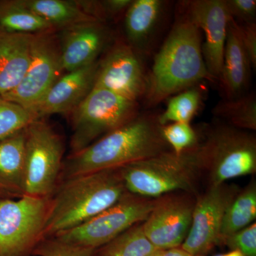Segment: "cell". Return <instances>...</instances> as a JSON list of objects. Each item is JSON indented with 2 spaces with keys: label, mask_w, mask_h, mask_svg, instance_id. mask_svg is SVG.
I'll return each instance as SVG.
<instances>
[{
  "label": "cell",
  "mask_w": 256,
  "mask_h": 256,
  "mask_svg": "<svg viewBox=\"0 0 256 256\" xmlns=\"http://www.w3.org/2000/svg\"><path fill=\"white\" fill-rule=\"evenodd\" d=\"M204 80H214L202 54V32L182 13L156 54L148 74L144 97L146 105L158 106Z\"/></svg>",
  "instance_id": "6da1fadb"
},
{
  "label": "cell",
  "mask_w": 256,
  "mask_h": 256,
  "mask_svg": "<svg viewBox=\"0 0 256 256\" xmlns=\"http://www.w3.org/2000/svg\"><path fill=\"white\" fill-rule=\"evenodd\" d=\"M158 116L139 114L129 122L73 153L66 163L67 178L122 168L172 150Z\"/></svg>",
  "instance_id": "7a4b0ae2"
},
{
  "label": "cell",
  "mask_w": 256,
  "mask_h": 256,
  "mask_svg": "<svg viewBox=\"0 0 256 256\" xmlns=\"http://www.w3.org/2000/svg\"><path fill=\"white\" fill-rule=\"evenodd\" d=\"M127 192L121 168L68 178L50 204L42 237L55 236L78 226Z\"/></svg>",
  "instance_id": "3957f363"
},
{
  "label": "cell",
  "mask_w": 256,
  "mask_h": 256,
  "mask_svg": "<svg viewBox=\"0 0 256 256\" xmlns=\"http://www.w3.org/2000/svg\"><path fill=\"white\" fill-rule=\"evenodd\" d=\"M121 172L126 190L134 194L156 198L184 192L198 196V186L204 178L201 140L180 154L166 151L126 165Z\"/></svg>",
  "instance_id": "277c9868"
},
{
  "label": "cell",
  "mask_w": 256,
  "mask_h": 256,
  "mask_svg": "<svg viewBox=\"0 0 256 256\" xmlns=\"http://www.w3.org/2000/svg\"><path fill=\"white\" fill-rule=\"evenodd\" d=\"M208 186L256 172V138L226 124L210 128L201 140Z\"/></svg>",
  "instance_id": "5b68a950"
},
{
  "label": "cell",
  "mask_w": 256,
  "mask_h": 256,
  "mask_svg": "<svg viewBox=\"0 0 256 256\" xmlns=\"http://www.w3.org/2000/svg\"><path fill=\"white\" fill-rule=\"evenodd\" d=\"M139 114L138 102L94 88L72 112L73 153L82 150Z\"/></svg>",
  "instance_id": "8992f818"
},
{
  "label": "cell",
  "mask_w": 256,
  "mask_h": 256,
  "mask_svg": "<svg viewBox=\"0 0 256 256\" xmlns=\"http://www.w3.org/2000/svg\"><path fill=\"white\" fill-rule=\"evenodd\" d=\"M156 198L127 192L117 203L78 226L55 236L72 245L98 249L149 216Z\"/></svg>",
  "instance_id": "52a82bcc"
},
{
  "label": "cell",
  "mask_w": 256,
  "mask_h": 256,
  "mask_svg": "<svg viewBox=\"0 0 256 256\" xmlns=\"http://www.w3.org/2000/svg\"><path fill=\"white\" fill-rule=\"evenodd\" d=\"M47 197L23 194L0 202V256H24L41 242Z\"/></svg>",
  "instance_id": "ba28073f"
},
{
  "label": "cell",
  "mask_w": 256,
  "mask_h": 256,
  "mask_svg": "<svg viewBox=\"0 0 256 256\" xmlns=\"http://www.w3.org/2000/svg\"><path fill=\"white\" fill-rule=\"evenodd\" d=\"M63 141L54 130L36 120L26 128L22 192L47 197L53 191L62 166Z\"/></svg>",
  "instance_id": "9c48e42d"
},
{
  "label": "cell",
  "mask_w": 256,
  "mask_h": 256,
  "mask_svg": "<svg viewBox=\"0 0 256 256\" xmlns=\"http://www.w3.org/2000/svg\"><path fill=\"white\" fill-rule=\"evenodd\" d=\"M64 72L60 38L54 32L34 34L31 58L22 80L2 97L34 112Z\"/></svg>",
  "instance_id": "30bf717a"
},
{
  "label": "cell",
  "mask_w": 256,
  "mask_h": 256,
  "mask_svg": "<svg viewBox=\"0 0 256 256\" xmlns=\"http://www.w3.org/2000/svg\"><path fill=\"white\" fill-rule=\"evenodd\" d=\"M240 191L235 184L207 186L196 196L190 232L181 248L190 256H202L220 244L226 210Z\"/></svg>",
  "instance_id": "8fae6325"
},
{
  "label": "cell",
  "mask_w": 256,
  "mask_h": 256,
  "mask_svg": "<svg viewBox=\"0 0 256 256\" xmlns=\"http://www.w3.org/2000/svg\"><path fill=\"white\" fill-rule=\"evenodd\" d=\"M196 196L175 192L156 198L142 226L146 238L156 249L181 247L191 227Z\"/></svg>",
  "instance_id": "7c38bea8"
},
{
  "label": "cell",
  "mask_w": 256,
  "mask_h": 256,
  "mask_svg": "<svg viewBox=\"0 0 256 256\" xmlns=\"http://www.w3.org/2000/svg\"><path fill=\"white\" fill-rule=\"evenodd\" d=\"M146 87L148 74L140 56L128 43L114 44L104 60H99L94 88L138 102L146 96Z\"/></svg>",
  "instance_id": "4fadbf2b"
},
{
  "label": "cell",
  "mask_w": 256,
  "mask_h": 256,
  "mask_svg": "<svg viewBox=\"0 0 256 256\" xmlns=\"http://www.w3.org/2000/svg\"><path fill=\"white\" fill-rule=\"evenodd\" d=\"M181 4L183 14L204 32V60L212 78L220 82L227 28L230 18L225 0H191L184 1Z\"/></svg>",
  "instance_id": "5bb4252c"
},
{
  "label": "cell",
  "mask_w": 256,
  "mask_h": 256,
  "mask_svg": "<svg viewBox=\"0 0 256 256\" xmlns=\"http://www.w3.org/2000/svg\"><path fill=\"white\" fill-rule=\"evenodd\" d=\"M110 40V32L100 22L80 24L62 30L60 41L64 72L98 62Z\"/></svg>",
  "instance_id": "9a60e30c"
},
{
  "label": "cell",
  "mask_w": 256,
  "mask_h": 256,
  "mask_svg": "<svg viewBox=\"0 0 256 256\" xmlns=\"http://www.w3.org/2000/svg\"><path fill=\"white\" fill-rule=\"evenodd\" d=\"M98 66V60L64 74L34 110L37 118L50 114H72L94 88Z\"/></svg>",
  "instance_id": "2e32d148"
},
{
  "label": "cell",
  "mask_w": 256,
  "mask_h": 256,
  "mask_svg": "<svg viewBox=\"0 0 256 256\" xmlns=\"http://www.w3.org/2000/svg\"><path fill=\"white\" fill-rule=\"evenodd\" d=\"M252 68L242 45L238 24L230 18L227 28L223 68L220 80L225 98H234L246 94Z\"/></svg>",
  "instance_id": "e0dca14e"
},
{
  "label": "cell",
  "mask_w": 256,
  "mask_h": 256,
  "mask_svg": "<svg viewBox=\"0 0 256 256\" xmlns=\"http://www.w3.org/2000/svg\"><path fill=\"white\" fill-rule=\"evenodd\" d=\"M33 36L0 30V96L14 90L22 80L31 58Z\"/></svg>",
  "instance_id": "ac0fdd59"
},
{
  "label": "cell",
  "mask_w": 256,
  "mask_h": 256,
  "mask_svg": "<svg viewBox=\"0 0 256 256\" xmlns=\"http://www.w3.org/2000/svg\"><path fill=\"white\" fill-rule=\"evenodd\" d=\"M164 2L132 0L124 13V31L128 44L138 55L146 53L159 25Z\"/></svg>",
  "instance_id": "d6986e66"
},
{
  "label": "cell",
  "mask_w": 256,
  "mask_h": 256,
  "mask_svg": "<svg viewBox=\"0 0 256 256\" xmlns=\"http://www.w3.org/2000/svg\"><path fill=\"white\" fill-rule=\"evenodd\" d=\"M25 6L47 22L55 30L80 24L99 22L87 14L78 1L21 0Z\"/></svg>",
  "instance_id": "ffe728a7"
},
{
  "label": "cell",
  "mask_w": 256,
  "mask_h": 256,
  "mask_svg": "<svg viewBox=\"0 0 256 256\" xmlns=\"http://www.w3.org/2000/svg\"><path fill=\"white\" fill-rule=\"evenodd\" d=\"M0 30L22 34L56 31L50 24L25 6L21 0H0Z\"/></svg>",
  "instance_id": "44dd1931"
},
{
  "label": "cell",
  "mask_w": 256,
  "mask_h": 256,
  "mask_svg": "<svg viewBox=\"0 0 256 256\" xmlns=\"http://www.w3.org/2000/svg\"><path fill=\"white\" fill-rule=\"evenodd\" d=\"M256 218V183L252 180L238 192L226 210L220 228V245L232 234L254 223Z\"/></svg>",
  "instance_id": "7402d4cb"
},
{
  "label": "cell",
  "mask_w": 256,
  "mask_h": 256,
  "mask_svg": "<svg viewBox=\"0 0 256 256\" xmlns=\"http://www.w3.org/2000/svg\"><path fill=\"white\" fill-rule=\"evenodd\" d=\"M26 128L0 140V178L9 186L22 192Z\"/></svg>",
  "instance_id": "603a6c76"
},
{
  "label": "cell",
  "mask_w": 256,
  "mask_h": 256,
  "mask_svg": "<svg viewBox=\"0 0 256 256\" xmlns=\"http://www.w3.org/2000/svg\"><path fill=\"white\" fill-rule=\"evenodd\" d=\"M226 124L240 130H256V98L254 94L220 100L212 110Z\"/></svg>",
  "instance_id": "cb8c5ba5"
},
{
  "label": "cell",
  "mask_w": 256,
  "mask_h": 256,
  "mask_svg": "<svg viewBox=\"0 0 256 256\" xmlns=\"http://www.w3.org/2000/svg\"><path fill=\"white\" fill-rule=\"evenodd\" d=\"M142 223L133 226L98 248L96 256H148L158 250L144 235Z\"/></svg>",
  "instance_id": "d4e9b609"
},
{
  "label": "cell",
  "mask_w": 256,
  "mask_h": 256,
  "mask_svg": "<svg viewBox=\"0 0 256 256\" xmlns=\"http://www.w3.org/2000/svg\"><path fill=\"white\" fill-rule=\"evenodd\" d=\"M202 92L200 88H190L171 96L166 109L158 116L161 126L174 122L190 124L196 116L202 104Z\"/></svg>",
  "instance_id": "484cf974"
},
{
  "label": "cell",
  "mask_w": 256,
  "mask_h": 256,
  "mask_svg": "<svg viewBox=\"0 0 256 256\" xmlns=\"http://www.w3.org/2000/svg\"><path fill=\"white\" fill-rule=\"evenodd\" d=\"M36 120L31 110L0 96V140L26 129Z\"/></svg>",
  "instance_id": "4316f807"
},
{
  "label": "cell",
  "mask_w": 256,
  "mask_h": 256,
  "mask_svg": "<svg viewBox=\"0 0 256 256\" xmlns=\"http://www.w3.org/2000/svg\"><path fill=\"white\" fill-rule=\"evenodd\" d=\"M162 134L172 150L180 154L197 146L200 136L190 124L174 122L162 126Z\"/></svg>",
  "instance_id": "83f0119b"
},
{
  "label": "cell",
  "mask_w": 256,
  "mask_h": 256,
  "mask_svg": "<svg viewBox=\"0 0 256 256\" xmlns=\"http://www.w3.org/2000/svg\"><path fill=\"white\" fill-rule=\"evenodd\" d=\"M96 250L66 244L54 237L38 242L32 252L37 256H96Z\"/></svg>",
  "instance_id": "f1b7e54d"
},
{
  "label": "cell",
  "mask_w": 256,
  "mask_h": 256,
  "mask_svg": "<svg viewBox=\"0 0 256 256\" xmlns=\"http://www.w3.org/2000/svg\"><path fill=\"white\" fill-rule=\"evenodd\" d=\"M223 245L239 250L244 256H256V222L232 234L224 240Z\"/></svg>",
  "instance_id": "f546056e"
},
{
  "label": "cell",
  "mask_w": 256,
  "mask_h": 256,
  "mask_svg": "<svg viewBox=\"0 0 256 256\" xmlns=\"http://www.w3.org/2000/svg\"><path fill=\"white\" fill-rule=\"evenodd\" d=\"M229 16L238 24L255 22L256 0H225Z\"/></svg>",
  "instance_id": "4dcf8cb0"
},
{
  "label": "cell",
  "mask_w": 256,
  "mask_h": 256,
  "mask_svg": "<svg viewBox=\"0 0 256 256\" xmlns=\"http://www.w3.org/2000/svg\"><path fill=\"white\" fill-rule=\"evenodd\" d=\"M237 23V22H236ZM238 24V23H237ZM239 33L252 68L256 67V22L238 24Z\"/></svg>",
  "instance_id": "1f68e13d"
},
{
  "label": "cell",
  "mask_w": 256,
  "mask_h": 256,
  "mask_svg": "<svg viewBox=\"0 0 256 256\" xmlns=\"http://www.w3.org/2000/svg\"><path fill=\"white\" fill-rule=\"evenodd\" d=\"M161 256H191L181 248H175L168 249L162 250Z\"/></svg>",
  "instance_id": "d6a6232c"
},
{
  "label": "cell",
  "mask_w": 256,
  "mask_h": 256,
  "mask_svg": "<svg viewBox=\"0 0 256 256\" xmlns=\"http://www.w3.org/2000/svg\"><path fill=\"white\" fill-rule=\"evenodd\" d=\"M215 256H244L242 255V252H239L238 250H232L230 252H226L224 254H218Z\"/></svg>",
  "instance_id": "836d02e7"
},
{
  "label": "cell",
  "mask_w": 256,
  "mask_h": 256,
  "mask_svg": "<svg viewBox=\"0 0 256 256\" xmlns=\"http://www.w3.org/2000/svg\"><path fill=\"white\" fill-rule=\"evenodd\" d=\"M11 188V186H9V185L6 184L0 181V192L2 191V190H4V191H8V190Z\"/></svg>",
  "instance_id": "e575fe53"
},
{
  "label": "cell",
  "mask_w": 256,
  "mask_h": 256,
  "mask_svg": "<svg viewBox=\"0 0 256 256\" xmlns=\"http://www.w3.org/2000/svg\"><path fill=\"white\" fill-rule=\"evenodd\" d=\"M162 252V250H154V252H152L151 254H150V255L148 256H161Z\"/></svg>",
  "instance_id": "d590c367"
},
{
  "label": "cell",
  "mask_w": 256,
  "mask_h": 256,
  "mask_svg": "<svg viewBox=\"0 0 256 256\" xmlns=\"http://www.w3.org/2000/svg\"></svg>",
  "instance_id": "8d00e7d4"
}]
</instances>
